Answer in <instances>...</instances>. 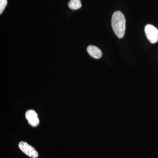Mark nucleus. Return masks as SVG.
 <instances>
[{"mask_svg": "<svg viewBox=\"0 0 158 158\" xmlns=\"http://www.w3.org/2000/svg\"><path fill=\"white\" fill-rule=\"evenodd\" d=\"M111 24L114 33L119 38L123 37L126 30V19L124 15L120 11L113 13L111 19Z\"/></svg>", "mask_w": 158, "mask_h": 158, "instance_id": "f257e3e1", "label": "nucleus"}, {"mask_svg": "<svg viewBox=\"0 0 158 158\" xmlns=\"http://www.w3.org/2000/svg\"><path fill=\"white\" fill-rule=\"evenodd\" d=\"M144 31L148 39L152 44L156 43L158 40V30L154 26L148 24L144 28Z\"/></svg>", "mask_w": 158, "mask_h": 158, "instance_id": "f03ea898", "label": "nucleus"}, {"mask_svg": "<svg viewBox=\"0 0 158 158\" xmlns=\"http://www.w3.org/2000/svg\"><path fill=\"white\" fill-rule=\"evenodd\" d=\"M19 149L26 155L31 158H37L38 157V153L34 147L25 141H20L19 143Z\"/></svg>", "mask_w": 158, "mask_h": 158, "instance_id": "7ed1b4c3", "label": "nucleus"}, {"mask_svg": "<svg viewBox=\"0 0 158 158\" xmlns=\"http://www.w3.org/2000/svg\"><path fill=\"white\" fill-rule=\"evenodd\" d=\"M25 117L28 122L29 124L31 126L35 127L39 125V118L37 116V113L34 110H27L26 113Z\"/></svg>", "mask_w": 158, "mask_h": 158, "instance_id": "20e7f679", "label": "nucleus"}, {"mask_svg": "<svg viewBox=\"0 0 158 158\" xmlns=\"http://www.w3.org/2000/svg\"><path fill=\"white\" fill-rule=\"evenodd\" d=\"M87 52L91 57L96 59L101 58L102 54L101 50L94 45H89L87 48Z\"/></svg>", "mask_w": 158, "mask_h": 158, "instance_id": "39448f33", "label": "nucleus"}, {"mask_svg": "<svg viewBox=\"0 0 158 158\" xmlns=\"http://www.w3.org/2000/svg\"><path fill=\"white\" fill-rule=\"evenodd\" d=\"M81 0H70L68 3V6L73 10H77L81 7Z\"/></svg>", "mask_w": 158, "mask_h": 158, "instance_id": "423d86ee", "label": "nucleus"}, {"mask_svg": "<svg viewBox=\"0 0 158 158\" xmlns=\"http://www.w3.org/2000/svg\"><path fill=\"white\" fill-rule=\"evenodd\" d=\"M7 5V0H0V14H2Z\"/></svg>", "mask_w": 158, "mask_h": 158, "instance_id": "0eeeda50", "label": "nucleus"}]
</instances>
